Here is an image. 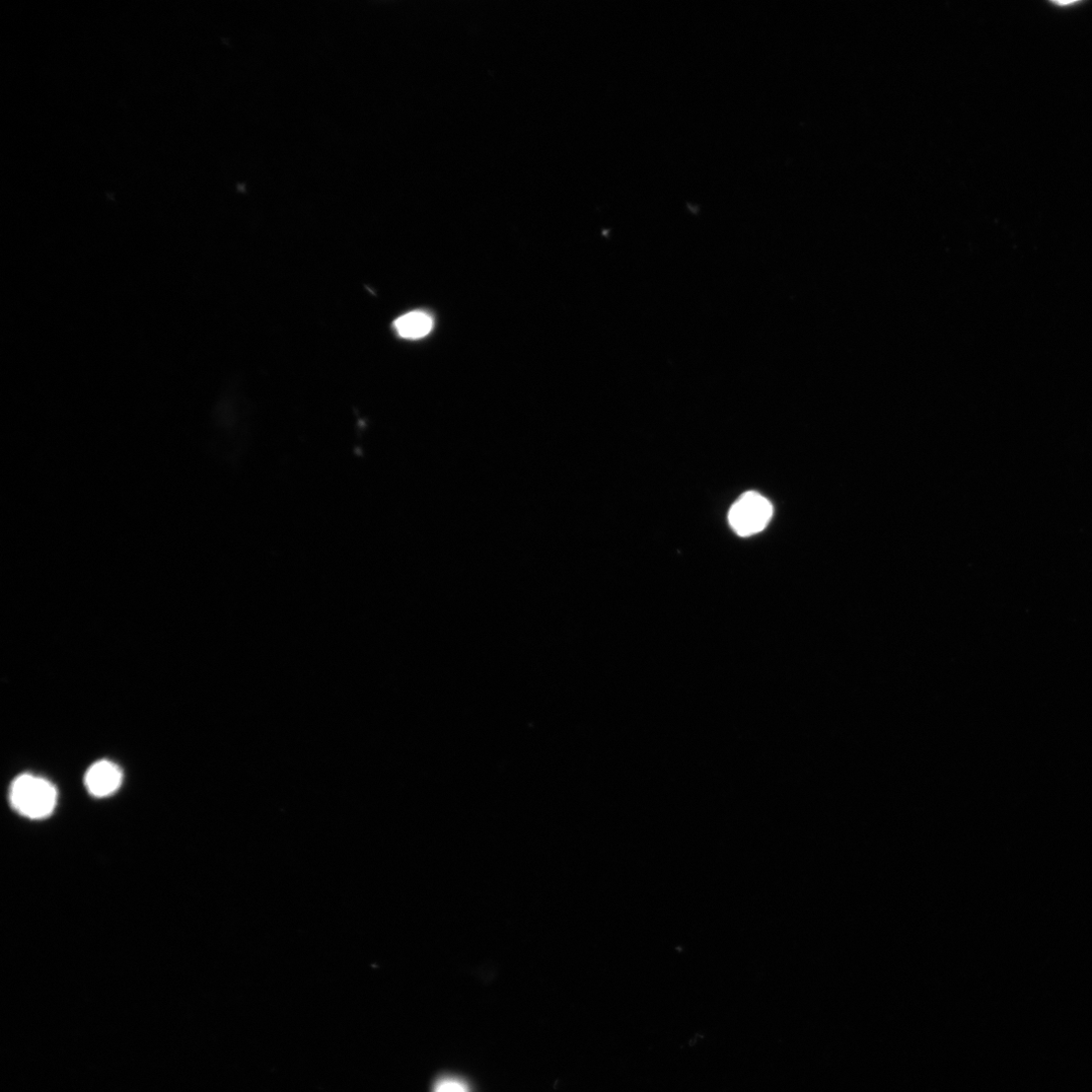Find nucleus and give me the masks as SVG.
Masks as SVG:
<instances>
[{
	"label": "nucleus",
	"instance_id": "nucleus-1",
	"mask_svg": "<svg viewBox=\"0 0 1092 1092\" xmlns=\"http://www.w3.org/2000/svg\"><path fill=\"white\" fill-rule=\"evenodd\" d=\"M57 796L52 783L30 774L17 777L10 789L13 809L32 820L50 817L56 808Z\"/></svg>",
	"mask_w": 1092,
	"mask_h": 1092
},
{
	"label": "nucleus",
	"instance_id": "nucleus-2",
	"mask_svg": "<svg viewBox=\"0 0 1092 1092\" xmlns=\"http://www.w3.org/2000/svg\"><path fill=\"white\" fill-rule=\"evenodd\" d=\"M772 516L770 501L759 493L748 492L732 506L728 523L738 536L748 538L763 532Z\"/></svg>",
	"mask_w": 1092,
	"mask_h": 1092
},
{
	"label": "nucleus",
	"instance_id": "nucleus-4",
	"mask_svg": "<svg viewBox=\"0 0 1092 1092\" xmlns=\"http://www.w3.org/2000/svg\"><path fill=\"white\" fill-rule=\"evenodd\" d=\"M432 317L424 311H412L394 322L398 335L404 339L417 340L426 337L433 329Z\"/></svg>",
	"mask_w": 1092,
	"mask_h": 1092
},
{
	"label": "nucleus",
	"instance_id": "nucleus-5",
	"mask_svg": "<svg viewBox=\"0 0 1092 1092\" xmlns=\"http://www.w3.org/2000/svg\"><path fill=\"white\" fill-rule=\"evenodd\" d=\"M433 1092H470V1088L460 1078L444 1077L436 1082Z\"/></svg>",
	"mask_w": 1092,
	"mask_h": 1092
},
{
	"label": "nucleus",
	"instance_id": "nucleus-3",
	"mask_svg": "<svg viewBox=\"0 0 1092 1092\" xmlns=\"http://www.w3.org/2000/svg\"><path fill=\"white\" fill-rule=\"evenodd\" d=\"M123 781L121 769L110 761L95 763L87 772L85 782L89 792L99 798L114 794Z\"/></svg>",
	"mask_w": 1092,
	"mask_h": 1092
}]
</instances>
